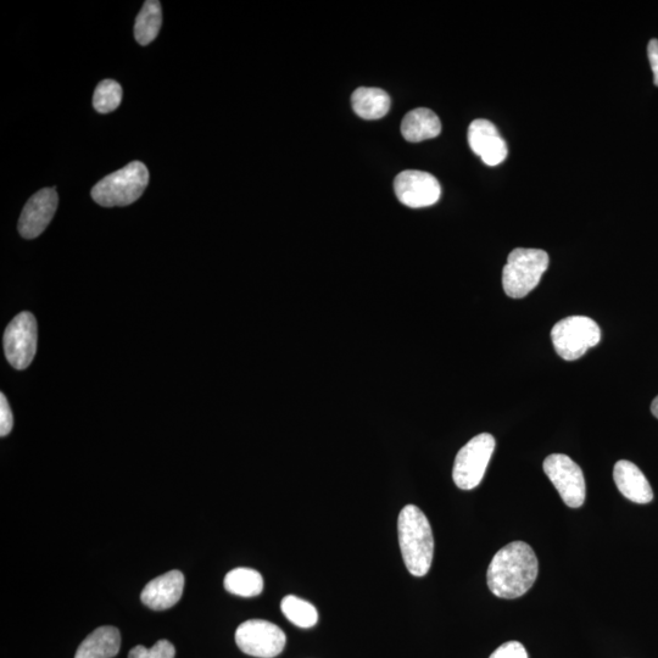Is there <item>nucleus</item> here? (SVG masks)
Instances as JSON below:
<instances>
[{"label": "nucleus", "mask_w": 658, "mask_h": 658, "mask_svg": "<svg viewBox=\"0 0 658 658\" xmlns=\"http://www.w3.org/2000/svg\"><path fill=\"white\" fill-rule=\"evenodd\" d=\"M55 188H44L27 202L19 221V232L26 239H35L46 230L58 209Z\"/></svg>", "instance_id": "nucleus-11"}, {"label": "nucleus", "mask_w": 658, "mask_h": 658, "mask_svg": "<svg viewBox=\"0 0 658 658\" xmlns=\"http://www.w3.org/2000/svg\"><path fill=\"white\" fill-rule=\"evenodd\" d=\"M548 267L549 255L544 250H512L503 271L505 293L513 299L527 297L538 286Z\"/></svg>", "instance_id": "nucleus-4"}, {"label": "nucleus", "mask_w": 658, "mask_h": 658, "mask_svg": "<svg viewBox=\"0 0 658 658\" xmlns=\"http://www.w3.org/2000/svg\"><path fill=\"white\" fill-rule=\"evenodd\" d=\"M121 648L120 630L105 626L94 630L78 646L75 658H113Z\"/></svg>", "instance_id": "nucleus-15"}, {"label": "nucleus", "mask_w": 658, "mask_h": 658, "mask_svg": "<svg viewBox=\"0 0 658 658\" xmlns=\"http://www.w3.org/2000/svg\"><path fill=\"white\" fill-rule=\"evenodd\" d=\"M281 610L287 620L299 628H312L319 621V612L316 607L298 596H286L281 602Z\"/></svg>", "instance_id": "nucleus-20"}, {"label": "nucleus", "mask_w": 658, "mask_h": 658, "mask_svg": "<svg viewBox=\"0 0 658 658\" xmlns=\"http://www.w3.org/2000/svg\"><path fill=\"white\" fill-rule=\"evenodd\" d=\"M490 658H528V654L521 643L509 641L496 649Z\"/></svg>", "instance_id": "nucleus-23"}, {"label": "nucleus", "mask_w": 658, "mask_h": 658, "mask_svg": "<svg viewBox=\"0 0 658 658\" xmlns=\"http://www.w3.org/2000/svg\"><path fill=\"white\" fill-rule=\"evenodd\" d=\"M14 426V416L11 412L7 398L2 393L0 395V436L7 437Z\"/></svg>", "instance_id": "nucleus-24"}, {"label": "nucleus", "mask_w": 658, "mask_h": 658, "mask_svg": "<svg viewBox=\"0 0 658 658\" xmlns=\"http://www.w3.org/2000/svg\"><path fill=\"white\" fill-rule=\"evenodd\" d=\"M149 183V171L141 161H132L124 169L114 172L92 189L94 202L113 208L131 205L142 197Z\"/></svg>", "instance_id": "nucleus-3"}, {"label": "nucleus", "mask_w": 658, "mask_h": 658, "mask_svg": "<svg viewBox=\"0 0 658 658\" xmlns=\"http://www.w3.org/2000/svg\"><path fill=\"white\" fill-rule=\"evenodd\" d=\"M613 479L624 498L633 503L645 505L654 500V492L648 479L633 462L618 461L613 470Z\"/></svg>", "instance_id": "nucleus-14"}, {"label": "nucleus", "mask_w": 658, "mask_h": 658, "mask_svg": "<svg viewBox=\"0 0 658 658\" xmlns=\"http://www.w3.org/2000/svg\"><path fill=\"white\" fill-rule=\"evenodd\" d=\"M175 646L167 640H160L152 649L144 648L142 645L136 646L128 654V658H175Z\"/></svg>", "instance_id": "nucleus-22"}, {"label": "nucleus", "mask_w": 658, "mask_h": 658, "mask_svg": "<svg viewBox=\"0 0 658 658\" xmlns=\"http://www.w3.org/2000/svg\"><path fill=\"white\" fill-rule=\"evenodd\" d=\"M492 434L472 438L457 454L453 470L454 482L462 490H472L483 481L495 450Z\"/></svg>", "instance_id": "nucleus-6"}, {"label": "nucleus", "mask_w": 658, "mask_h": 658, "mask_svg": "<svg viewBox=\"0 0 658 658\" xmlns=\"http://www.w3.org/2000/svg\"><path fill=\"white\" fill-rule=\"evenodd\" d=\"M355 114L364 120H379L388 114L390 98L381 88L361 87L351 96Z\"/></svg>", "instance_id": "nucleus-17"}, {"label": "nucleus", "mask_w": 658, "mask_h": 658, "mask_svg": "<svg viewBox=\"0 0 658 658\" xmlns=\"http://www.w3.org/2000/svg\"><path fill=\"white\" fill-rule=\"evenodd\" d=\"M543 468L563 503L572 509L583 506L587 496L584 473L570 456L552 454L546 457Z\"/></svg>", "instance_id": "nucleus-7"}, {"label": "nucleus", "mask_w": 658, "mask_h": 658, "mask_svg": "<svg viewBox=\"0 0 658 658\" xmlns=\"http://www.w3.org/2000/svg\"><path fill=\"white\" fill-rule=\"evenodd\" d=\"M236 643L244 654L259 658H273L286 648L283 630L269 621L250 620L237 628Z\"/></svg>", "instance_id": "nucleus-8"}, {"label": "nucleus", "mask_w": 658, "mask_h": 658, "mask_svg": "<svg viewBox=\"0 0 658 658\" xmlns=\"http://www.w3.org/2000/svg\"><path fill=\"white\" fill-rule=\"evenodd\" d=\"M184 576L180 571L161 574L146 585L141 594L144 605L154 611H164L174 607L181 600Z\"/></svg>", "instance_id": "nucleus-13"}, {"label": "nucleus", "mask_w": 658, "mask_h": 658, "mask_svg": "<svg viewBox=\"0 0 658 658\" xmlns=\"http://www.w3.org/2000/svg\"><path fill=\"white\" fill-rule=\"evenodd\" d=\"M648 57L651 70L654 72V83L658 87V39H651L649 42Z\"/></svg>", "instance_id": "nucleus-25"}, {"label": "nucleus", "mask_w": 658, "mask_h": 658, "mask_svg": "<svg viewBox=\"0 0 658 658\" xmlns=\"http://www.w3.org/2000/svg\"><path fill=\"white\" fill-rule=\"evenodd\" d=\"M122 100V88L116 81L104 80L99 83L94 92V109L100 114L113 113L120 107Z\"/></svg>", "instance_id": "nucleus-21"}, {"label": "nucleus", "mask_w": 658, "mask_h": 658, "mask_svg": "<svg viewBox=\"0 0 658 658\" xmlns=\"http://www.w3.org/2000/svg\"><path fill=\"white\" fill-rule=\"evenodd\" d=\"M538 573V557L531 546L513 542L496 552L490 562L488 587L500 599L521 598L533 587Z\"/></svg>", "instance_id": "nucleus-1"}, {"label": "nucleus", "mask_w": 658, "mask_h": 658, "mask_svg": "<svg viewBox=\"0 0 658 658\" xmlns=\"http://www.w3.org/2000/svg\"><path fill=\"white\" fill-rule=\"evenodd\" d=\"M651 412L656 418H658V397L651 404Z\"/></svg>", "instance_id": "nucleus-26"}, {"label": "nucleus", "mask_w": 658, "mask_h": 658, "mask_svg": "<svg viewBox=\"0 0 658 658\" xmlns=\"http://www.w3.org/2000/svg\"><path fill=\"white\" fill-rule=\"evenodd\" d=\"M467 137L472 152L481 156L485 165H500L509 154L505 139L501 137L498 128L488 120L473 121L468 128Z\"/></svg>", "instance_id": "nucleus-12"}, {"label": "nucleus", "mask_w": 658, "mask_h": 658, "mask_svg": "<svg viewBox=\"0 0 658 658\" xmlns=\"http://www.w3.org/2000/svg\"><path fill=\"white\" fill-rule=\"evenodd\" d=\"M37 336V322L31 312H21L5 329V356L16 370H26L32 364L37 351Z\"/></svg>", "instance_id": "nucleus-9"}, {"label": "nucleus", "mask_w": 658, "mask_h": 658, "mask_svg": "<svg viewBox=\"0 0 658 658\" xmlns=\"http://www.w3.org/2000/svg\"><path fill=\"white\" fill-rule=\"evenodd\" d=\"M551 340L560 358L574 361L600 343L601 329L590 317L571 316L556 323Z\"/></svg>", "instance_id": "nucleus-5"}, {"label": "nucleus", "mask_w": 658, "mask_h": 658, "mask_svg": "<svg viewBox=\"0 0 658 658\" xmlns=\"http://www.w3.org/2000/svg\"><path fill=\"white\" fill-rule=\"evenodd\" d=\"M401 555L407 570L415 577H425L431 570L434 538L427 516L415 505H406L398 521Z\"/></svg>", "instance_id": "nucleus-2"}, {"label": "nucleus", "mask_w": 658, "mask_h": 658, "mask_svg": "<svg viewBox=\"0 0 658 658\" xmlns=\"http://www.w3.org/2000/svg\"><path fill=\"white\" fill-rule=\"evenodd\" d=\"M163 24V10L160 2L148 0L138 14L135 25L136 41L141 46H148L159 35Z\"/></svg>", "instance_id": "nucleus-19"}, {"label": "nucleus", "mask_w": 658, "mask_h": 658, "mask_svg": "<svg viewBox=\"0 0 658 658\" xmlns=\"http://www.w3.org/2000/svg\"><path fill=\"white\" fill-rule=\"evenodd\" d=\"M442 132L439 117L432 110L420 108L410 111L401 122V133L407 142L420 143L436 138Z\"/></svg>", "instance_id": "nucleus-16"}, {"label": "nucleus", "mask_w": 658, "mask_h": 658, "mask_svg": "<svg viewBox=\"0 0 658 658\" xmlns=\"http://www.w3.org/2000/svg\"><path fill=\"white\" fill-rule=\"evenodd\" d=\"M223 585L228 593L243 596V598H253L264 590V579H262L261 573L253 568H234L226 574Z\"/></svg>", "instance_id": "nucleus-18"}, {"label": "nucleus", "mask_w": 658, "mask_h": 658, "mask_svg": "<svg viewBox=\"0 0 658 658\" xmlns=\"http://www.w3.org/2000/svg\"><path fill=\"white\" fill-rule=\"evenodd\" d=\"M394 191L400 203L412 209L427 208L436 204L442 188L436 177L425 171L406 170L394 181Z\"/></svg>", "instance_id": "nucleus-10"}]
</instances>
